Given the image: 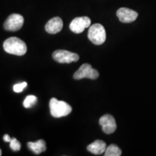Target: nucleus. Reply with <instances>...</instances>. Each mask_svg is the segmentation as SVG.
<instances>
[{"label":"nucleus","mask_w":156,"mask_h":156,"mask_svg":"<svg viewBox=\"0 0 156 156\" xmlns=\"http://www.w3.org/2000/svg\"><path fill=\"white\" fill-rule=\"evenodd\" d=\"M3 48L7 53L16 56H23L27 52L25 43L17 37H11L5 40Z\"/></svg>","instance_id":"obj_1"},{"label":"nucleus","mask_w":156,"mask_h":156,"mask_svg":"<svg viewBox=\"0 0 156 156\" xmlns=\"http://www.w3.org/2000/svg\"><path fill=\"white\" fill-rule=\"evenodd\" d=\"M50 112L55 118L67 116L73 111L71 106L65 101H58L56 98H52L49 101Z\"/></svg>","instance_id":"obj_2"},{"label":"nucleus","mask_w":156,"mask_h":156,"mask_svg":"<svg viewBox=\"0 0 156 156\" xmlns=\"http://www.w3.org/2000/svg\"><path fill=\"white\" fill-rule=\"evenodd\" d=\"M87 36L93 44L101 45L106 41V30L102 25L95 23L90 27Z\"/></svg>","instance_id":"obj_3"},{"label":"nucleus","mask_w":156,"mask_h":156,"mask_svg":"<svg viewBox=\"0 0 156 156\" xmlns=\"http://www.w3.org/2000/svg\"><path fill=\"white\" fill-rule=\"evenodd\" d=\"M99 77V73L96 69H93L92 66L89 64H83L79 69L74 74L73 77L75 80H82L83 78H88L95 80Z\"/></svg>","instance_id":"obj_4"},{"label":"nucleus","mask_w":156,"mask_h":156,"mask_svg":"<svg viewBox=\"0 0 156 156\" xmlns=\"http://www.w3.org/2000/svg\"><path fill=\"white\" fill-rule=\"evenodd\" d=\"M53 58L58 63H72L79 60L80 56L77 54L67 50H56L53 53Z\"/></svg>","instance_id":"obj_5"},{"label":"nucleus","mask_w":156,"mask_h":156,"mask_svg":"<svg viewBox=\"0 0 156 156\" xmlns=\"http://www.w3.org/2000/svg\"><path fill=\"white\" fill-rule=\"evenodd\" d=\"M23 23H24V18L22 15L14 13L9 15L6 20L4 23V28L7 31L15 32L21 29Z\"/></svg>","instance_id":"obj_6"},{"label":"nucleus","mask_w":156,"mask_h":156,"mask_svg":"<svg viewBox=\"0 0 156 156\" xmlns=\"http://www.w3.org/2000/svg\"><path fill=\"white\" fill-rule=\"evenodd\" d=\"M91 20L88 17H78L73 19L69 25L70 30L75 34H81L85 28L90 26Z\"/></svg>","instance_id":"obj_7"},{"label":"nucleus","mask_w":156,"mask_h":156,"mask_svg":"<svg viewBox=\"0 0 156 156\" xmlns=\"http://www.w3.org/2000/svg\"><path fill=\"white\" fill-rule=\"evenodd\" d=\"M99 124L102 127L104 133L111 134L116 131V123L114 116L110 114H105L101 117L99 120Z\"/></svg>","instance_id":"obj_8"},{"label":"nucleus","mask_w":156,"mask_h":156,"mask_svg":"<svg viewBox=\"0 0 156 156\" xmlns=\"http://www.w3.org/2000/svg\"><path fill=\"white\" fill-rule=\"evenodd\" d=\"M116 15L122 23H130L134 22L137 18L138 13L126 7H122L116 12Z\"/></svg>","instance_id":"obj_9"},{"label":"nucleus","mask_w":156,"mask_h":156,"mask_svg":"<svg viewBox=\"0 0 156 156\" xmlns=\"http://www.w3.org/2000/svg\"><path fill=\"white\" fill-rule=\"evenodd\" d=\"M63 28V21L58 17H53L49 20L45 25L46 32L50 34H56L59 33Z\"/></svg>","instance_id":"obj_10"},{"label":"nucleus","mask_w":156,"mask_h":156,"mask_svg":"<svg viewBox=\"0 0 156 156\" xmlns=\"http://www.w3.org/2000/svg\"><path fill=\"white\" fill-rule=\"evenodd\" d=\"M106 144L103 140H95L87 147V151L94 155H101L104 153L106 150Z\"/></svg>","instance_id":"obj_11"},{"label":"nucleus","mask_w":156,"mask_h":156,"mask_svg":"<svg viewBox=\"0 0 156 156\" xmlns=\"http://www.w3.org/2000/svg\"><path fill=\"white\" fill-rule=\"evenodd\" d=\"M28 147L30 151H32L37 155L41 154L42 152L46 151V142L44 140H39L36 142H29L28 143Z\"/></svg>","instance_id":"obj_12"},{"label":"nucleus","mask_w":156,"mask_h":156,"mask_svg":"<svg viewBox=\"0 0 156 156\" xmlns=\"http://www.w3.org/2000/svg\"><path fill=\"white\" fill-rule=\"evenodd\" d=\"M105 156H120L122 155V151L118 146L112 144L106 147L104 153Z\"/></svg>","instance_id":"obj_13"},{"label":"nucleus","mask_w":156,"mask_h":156,"mask_svg":"<svg viewBox=\"0 0 156 156\" xmlns=\"http://www.w3.org/2000/svg\"><path fill=\"white\" fill-rule=\"evenodd\" d=\"M37 101H38V98L36 96L34 95H29L25 98L24 101H23V106L26 108H31L36 104Z\"/></svg>","instance_id":"obj_14"},{"label":"nucleus","mask_w":156,"mask_h":156,"mask_svg":"<svg viewBox=\"0 0 156 156\" xmlns=\"http://www.w3.org/2000/svg\"><path fill=\"white\" fill-rule=\"evenodd\" d=\"M9 147L13 151H19L21 148V144L16 138H12L9 142Z\"/></svg>","instance_id":"obj_15"},{"label":"nucleus","mask_w":156,"mask_h":156,"mask_svg":"<svg viewBox=\"0 0 156 156\" xmlns=\"http://www.w3.org/2000/svg\"><path fill=\"white\" fill-rule=\"evenodd\" d=\"M27 85H28V83H27L26 82H23V83L16 84V85H15L14 86H13V90H14L15 93H21L22 91H23V90L27 87Z\"/></svg>","instance_id":"obj_16"},{"label":"nucleus","mask_w":156,"mask_h":156,"mask_svg":"<svg viewBox=\"0 0 156 156\" xmlns=\"http://www.w3.org/2000/svg\"><path fill=\"white\" fill-rule=\"evenodd\" d=\"M3 140H5L6 142H10V141L12 140V138L8 135V134H5L3 136Z\"/></svg>","instance_id":"obj_17"},{"label":"nucleus","mask_w":156,"mask_h":156,"mask_svg":"<svg viewBox=\"0 0 156 156\" xmlns=\"http://www.w3.org/2000/svg\"><path fill=\"white\" fill-rule=\"evenodd\" d=\"M0 155H2V151L0 150Z\"/></svg>","instance_id":"obj_18"}]
</instances>
